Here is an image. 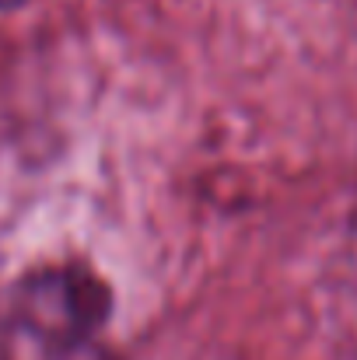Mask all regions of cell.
I'll return each mask as SVG.
<instances>
[{
  "label": "cell",
  "mask_w": 357,
  "mask_h": 360,
  "mask_svg": "<svg viewBox=\"0 0 357 360\" xmlns=\"http://www.w3.org/2000/svg\"><path fill=\"white\" fill-rule=\"evenodd\" d=\"M109 283L84 262H46L21 273L4 297L0 333L11 360H109Z\"/></svg>",
  "instance_id": "cell-1"
},
{
  "label": "cell",
  "mask_w": 357,
  "mask_h": 360,
  "mask_svg": "<svg viewBox=\"0 0 357 360\" xmlns=\"http://www.w3.org/2000/svg\"><path fill=\"white\" fill-rule=\"evenodd\" d=\"M28 0H0V14H11V11H21Z\"/></svg>",
  "instance_id": "cell-2"
}]
</instances>
